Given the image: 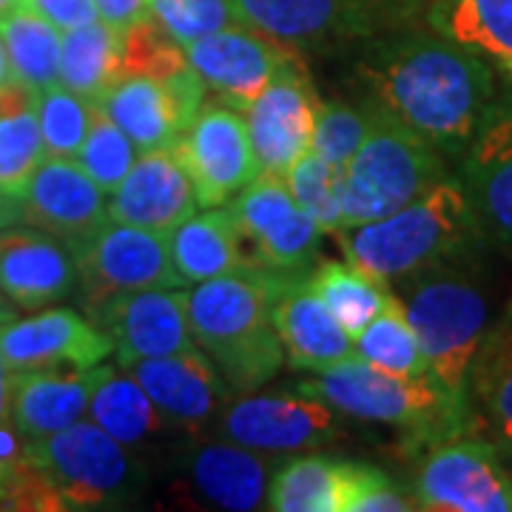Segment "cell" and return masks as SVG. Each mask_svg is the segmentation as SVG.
<instances>
[{
  "label": "cell",
  "mask_w": 512,
  "mask_h": 512,
  "mask_svg": "<svg viewBox=\"0 0 512 512\" xmlns=\"http://www.w3.org/2000/svg\"><path fill=\"white\" fill-rule=\"evenodd\" d=\"M353 77L362 103L416 131L447 163L461 160L498 100L484 55L416 23L359 46Z\"/></svg>",
  "instance_id": "6da1fadb"
},
{
  "label": "cell",
  "mask_w": 512,
  "mask_h": 512,
  "mask_svg": "<svg viewBox=\"0 0 512 512\" xmlns=\"http://www.w3.org/2000/svg\"><path fill=\"white\" fill-rule=\"evenodd\" d=\"M481 254L484 251L456 256L404 276L396 291L416 330L430 379L464 410H473L470 370L490 330V296Z\"/></svg>",
  "instance_id": "7a4b0ae2"
},
{
  "label": "cell",
  "mask_w": 512,
  "mask_h": 512,
  "mask_svg": "<svg viewBox=\"0 0 512 512\" xmlns=\"http://www.w3.org/2000/svg\"><path fill=\"white\" fill-rule=\"evenodd\" d=\"M336 239L348 262L384 282H399L490 245L456 174H447L390 217L342 228Z\"/></svg>",
  "instance_id": "3957f363"
},
{
  "label": "cell",
  "mask_w": 512,
  "mask_h": 512,
  "mask_svg": "<svg viewBox=\"0 0 512 512\" xmlns=\"http://www.w3.org/2000/svg\"><path fill=\"white\" fill-rule=\"evenodd\" d=\"M256 268L200 282L188 293V322L197 348L214 362L228 393H251L285 365V348L271 322L276 291Z\"/></svg>",
  "instance_id": "277c9868"
},
{
  "label": "cell",
  "mask_w": 512,
  "mask_h": 512,
  "mask_svg": "<svg viewBox=\"0 0 512 512\" xmlns=\"http://www.w3.org/2000/svg\"><path fill=\"white\" fill-rule=\"evenodd\" d=\"M293 390L353 419L402 427L419 447L470 436L476 427V413L458 407L430 376H396L359 356H350L313 379H302Z\"/></svg>",
  "instance_id": "5b68a950"
},
{
  "label": "cell",
  "mask_w": 512,
  "mask_h": 512,
  "mask_svg": "<svg viewBox=\"0 0 512 512\" xmlns=\"http://www.w3.org/2000/svg\"><path fill=\"white\" fill-rule=\"evenodd\" d=\"M239 18L302 55H339L410 26L424 0H234Z\"/></svg>",
  "instance_id": "8992f818"
},
{
  "label": "cell",
  "mask_w": 512,
  "mask_h": 512,
  "mask_svg": "<svg viewBox=\"0 0 512 512\" xmlns=\"http://www.w3.org/2000/svg\"><path fill=\"white\" fill-rule=\"evenodd\" d=\"M447 174V160L427 140L376 111L370 134L345 168V228L396 214Z\"/></svg>",
  "instance_id": "52a82bcc"
},
{
  "label": "cell",
  "mask_w": 512,
  "mask_h": 512,
  "mask_svg": "<svg viewBox=\"0 0 512 512\" xmlns=\"http://www.w3.org/2000/svg\"><path fill=\"white\" fill-rule=\"evenodd\" d=\"M26 456L52 484L63 510L117 507L140 484V467L126 444L94 421H74L46 439L29 441Z\"/></svg>",
  "instance_id": "ba28073f"
},
{
  "label": "cell",
  "mask_w": 512,
  "mask_h": 512,
  "mask_svg": "<svg viewBox=\"0 0 512 512\" xmlns=\"http://www.w3.org/2000/svg\"><path fill=\"white\" fill-rule=\"evenodd\" d=\"M77 268V299L86 316L106 302L137 291L183 288L168 234L106 220L94 231L66 242Z\"/></svg>",
  "instance_id": "9c48e42d"
},
{
  "label": "cell",
  "mask_w": 512,
  "mask_h": 512,
  "mask_svg": "<svg viewBox=\"0 0 512 512\" xmlns=\"http://www.w3.org/2000/svg\"><path fill=\"white\" fill-rule=\"evenodd\" d=\"M248 268L271 276L276 285L308 279L322 245V228L296 205L279 174H256L231 202Z\"/></svg>",
  "instance_id": "30bf717a"
},
{
  "label": "cell",
  "mask_w": 512,
  "mask_h": 512,
  "mask_svg": "<svg viewBox=\"0 0 512 512\" xmlns=\"http://www.w3.org/2000/svg\"><path fill=\"white\" fill-rule=\"evenodd\" d=\"M413 501L430 512H512V476L495 444L458 436L430 447Z\"/></svg>",
  "instance_id": "8fae6325"
},
{
  "label": "cell",
  "mask_w": 512,
  "mask_h": 512,
  "mask_svg": "<svg viewBox=\"0 0 512 512\" xmlns=\"http://www.w3.org/2000/svg\"><path fill=\"white\" fill-rule=\"evenodd\" d=\"M171 148L185 165L202 208L231 202L259 174L248 120L225 103H202Z\"/></svg>",
  "instance_id": "7c38bea8"
},
{
  "label": "cell",
  "mask_w": 512,
  "mask_h": 512,
  "mask_svg": "<svg viewBox=\"0 0 512 512\" xmlns=\"http://www.w3.org/2000/svg\"><path fill=\"white\" fill-rule=\"evenodd\" d=\"M319 109L305 55L293 57L245 111L259 171L285 177L311 151Z\"/></svg>",
  "instance_id": "4fadbf2b"
},
{
  "label": "cell",
  "mask_w": 512,
  "mask_h": 512,
  "mask_svg": "<svg viewBox=\"0 0 512 512\" xmlns=\"http://www.w3.org/2000/svg\"><path fill=\"white\" fill-rule=\"evenodd\" d=\"M222 439L265 456H291L325 447L339 436V416L330 404L299 390L276 396H248L222 416Z\"/></svg>",
  "instance_id": "5bb4252c"
},
{
  "label": "cell",
  "mask_w": 512,
  "mask_h": 512,
  "mask_svg": "<svg viewBox=\"0 0 512 512\" xmlns=\"http://www.w3.org/2000/svg\"><path fill=\"white\" fill-rule=\"evenodd\" d=\"M0 350L12 373L89 370L114 353L109 333L72 308H43L0 322Z\"/></svg>",
  "instance_id": "9a60e30c"
},
{
  "label": "cell",
  "mask_w": 512,
  "mask_h": 512,
  "mask_svg": "<svg viewBox=\"0 0 512 512\" xmlns=\"http://www.w3.org/2000/svg\"><path fill=\"white\" fill-rule=\"evenodd\" d=\"M299 55L302 52L251 26H231L185 46V57L205 92L217 94L220 103L242 114L265 92L276 72Z\"/></svg>",
  "instance_id": "2e32d148"
},
{
  "label": "cell",
  "mask_w": 512,
  "mask_h": 512,
  "mask_svg": "<svg viewBox=\"0 0 512 512\" xmlns=\"http://www.w3.org/2000/svg\"><path fill=\"white\" fill-rule=\"evenodd\" d=\"M205 103V86L194 69L168 77H123L103 94L97 109L131 137L137 151L171 148Z\"/></svg>",
  "instance_id": "e0dca14e"
},
{
  "label": "cell",
  "mask_w": 512,
  "mask_h": 512,
  "mask_svg": "<svg viewBox=\"0 0 512 512\" xmlns=\"http://www.w3.org/2000/svg\"><path fill=\"white\" fill-rule=\"evenodd\" d=\"M478 225L490 245L512 259V103L495 100L490 114L458 160Z\"/></svg>",
  "instance_id": "ac0fdd59"
},
{
  "label": "cell",
  "mask_w": 512,
  "mask_h": 512,
  "mask_svg": "<svg viewBox=\"0 0 512 512\" xmlns=\"http://www.w3.org/2000/svg\"><path fill=\"white\" fill-rule=\"evenodd\" d=\"M89 319L109 333L120 367L137 359L174 356L197 348L188 322V293L180 288L117 296Z\"/></svg>",
  "instance_id": "d6986e66"
},
{
  "label": "cell",
  "mask_w": 512,
  "mask_h": 512,
  "mask_svg": "<svg viewBox=\"0 0 512 512\" xmlns=\"http://www.w3.org/2000/svg\"><path fill=\"white\" fill-rule=\"evenodd\" d=\"M77 291V268L69 245L40 228L0 231V293L32 313L52 308Z\"/></svg>",
  "instance_id": "ffe728a7"
},
{
  "label": "cell",
  "mask_w": 512,
  "mask_h": 512,
  "mask_svg": "<svg viewBox=\"0 0 512 512\" xmlns=\"http://www.w3.org/2000/svg\"><path fill=\"white\" fill-rule=\"evenodd\" d=\"M197 208L194 183L174 148H154L143 151L126 180L111 191L109 220L171 234Z\"/></svg>",
  "instance_id": "44dd1931"
},
{
  "label": "cell",
  "mask_w": 512,
  "mask_h": 512,
  "mask_svg": "<svg viewBox=\"0 0 512 512\" xmlns=\"http://www.w3.org/2000/svg\"><path fill=\"white\" fill-rule=\"evenodd\" d=\"M106 220V191L80 168V163L66 157H43L20 197V222L69 242Z\"/></svg>",
  "instance_id": "7402d4cb"
},
{
  "label": "cell",
  "mask_w": 512,
  "mask_h": 512,
  "mask_svg": "<svg viewBox=\"0 0 512 512\" xmlns=\"http://www.w3.org/2000/svg\"><path fill=\"white\" fill-rule=\"evenodd\" d=\"M120 370H126L146 390L165 419L185 427L208 421L228 399L222 376L200 348L157 359H137Z\"/></svg>",
  "instance_id": "603a6c76"
},
{
  "label": "cell",
  "mask_w": 512,
  "mask_h": 512,
  "mask_svg": "<svg viewBox=\"0 0 512 512\" xmlns=\"http://www.w3.org/2000/svg\"><path fill=\"white\" fill-rule=\"evenodd\" d=\"M271 322L293 370L325 373L356 356L353 339L333 319L328 305L316 296L308 279L288 282L271 302Z\"/></svg>",
  "instance_id": "cb8c5ba5"
},
{
  "label": "cell",
  "mask_w": 512,
  "mask_h": 512,
  "mask_svg": "<svg viewBox=\"0 0 512 512\" xmlns=\"http://www.w3.org/2000/svg\"><path fill=\"white\" fill-rule=\"evenodd\" d=\"M109 365L89 370H26L12 376V424L23 441H40L89 416L94 390Z\"/></svg>",
  "instance_id": "d4e9b609"
},
{
  "label": "cell",
  "mask_w": 512,
  "mask_h": 512,
  "mask_svg": "<svg viewBox=\"0 0 512 512\" xmlns=\"http://www.w3.org/2000/svg\"><path fill=\"white\" fill-rule=\"evenodd\" d=\"M379 467L325 456L285 461L268 484L265 507L274 512H350Z\"/></svg>",
  "instance_id": "484cf974"
},
{
  "label": "cell",
  "mask_w": 512,
  "mask_h": 512,
  "mask_svg": "<svg viewBox=\"0 0 512 512\" xmlns=\"http://www.w3.org/2000/svg\"><path fill=\"white\" fill-rule=\"evenodd\" d=\"M185 484L197 498L217 510H259L271 484V464L262 453L242 444L228 439L211 441L191 453Z\"/></svg>",
  "instance_id": "4316f807"
},
{
  "label": "cell",
  "mask_w": 512,
  "mask_h": 512,
  "mask_svg": "<svg viewBox=\"0 0 512 512\" xmlns=\"http://www.w3.org/2000/svg\"><path fill=\"white\" fill-rule=\"evenodd\" d=\"M168 242L185 285H200L248 268L237 222L228 205L211 208L205 214H191L168 234Z\"/></svg>",
  "instance_id": "83f0119b"
},
{
  "label": "cell",
  "mask_w": 512,
  "mask_h": 512,
  "mask_svg": "<svg viewBox=\"0 0 512 512\" xmlns=\"http://www.w3.org/2000/svg\"><path fill=\"white\" fill-rule=\"evenodd\" d=\"M43 157L37 92L12 77L0 86V191L20 202Z\"/></svg>",
  "instance_id": "f1b7e54d"
},
{
  "label": "cell",
  "mask_w": 512,
  "mask_h": 512,
  "mask_svg": "<svg viewBox=\"0 0 512 512\" xmlns=\"http://www.w3.org/2000/svg\"><path fill=\"white\" fill-rule=\"evenodd\" d=\"M0 43L9 57L12 77L32 92L60 83L63 32L46 20L29 0H18L0 15Z\"/></svg>",
  "instance_id": "f546056e"
},
{
  "label": "cell",
  "mask_w": 512,
  "mask_h": 512,
  "mask_svg": "<svg viewBox=\"0 0 512 512\" xmlns=\"http://www.w3.org/2000/svg\"><path fill=\"white\" fill-rule=\"evenodd\" d=\"M424 20L478 55L512 60V0H424Z\"/></svg>",
  "instance_id": "4dcf8cb0"
},
{
  "label": "cell",
  "mask_w": 512,
  "mask_h": 512,
  "mask_svg": "<svg viewBox=\"0 0 512 512\" xmlns=\"http://www.w3.org/2000/svg\"><path fill=\"white\" fill-rule=\"evenodd\" d=\"M308 285L328 305L333 319L345 328L350 339H356L393 299V291L387 288L384 279L367 274L365 268L353 265L348 259L319 262L308 274Z\"/></svg>",
  "instance_id": "1f68e13d"
},
{
  "label": "cell",
  "mask_w": 512,
  "mask_h": 512,
  "mask_svg": "<svg viewBox=\"0 0 512 512\" xmlns=\"http://www.w3.org/2000/svg\"><path fill=\"white\" fill-rule=\"evenodd\" d=\"M117 46L120 29L106 20H94L63 32L60 46V83L97 106L117 83Z\"/></svg>",
  "instance_id": "d6a6232c"
},
{
  "label": "cell",
  "mask_w": 512,
  "mask_h": 512,
  "mask_svg": "<svg viewBox=\"0 0 512 512\" xmlns=\"http://www.w3.org/2000/svg\"><path fill=\"white\" fill-rule=\"evenodd\" d=\"M470 402L512 447V313L487 330L470 370Z\"/></svg>",
  "instance_id": "836d02e7"
},
{
  "label": "cell",
  "mask_w": 512,
  "mask_h": 512,
  "mask_svg": "<svg viewBox=\"0 0 512 512\" xmlns=\"http://www.w3.org/2000/svg\"><path fill=\"white\" fill-rule=\"evenodd\" d=\"M89 419L126 447L157 436L165 427L160 407L148 399L146 390L126 370L117 373L111 365L94 390Z\"/></svg>",
  "instance_id": "e575fe53"
},
{
  "label": "cell",
  "mask_w": 512,
  "mask_h": 512,
  "mask_svg": "<svg viewBox=\"0 0 512 512\" xmlns=\"http://www.w3.org/2000/svg\"><path fill=\"white\" fill-rule=\"evenodd\" d=\"M356 356L365 359L379 370L396 373V376H430L427 362L419 348L416 330L404 313L402 299L393 293V299L384 305V311L353 339Z\"/></svg>",
  "instance_id": "d590c367"
},
{
  "label": "cell",
  "mask_w": 512,
  "mask_h": 512,
  "mask_svg": "<svg viewBox=\"0 0 512 512\" xmlns=\"http://www.w3.org/2000/svg\"><path fill=\"white\" fill-rule=\"evenodd\" d=\"M296 205L311 217L325 234H339L345 228V168L308 151L288 171Z\"/></svg>",
  "instance_id": "8d00e7d4"
},
{
  "label": "cell",
  "mask_w": 512,
  "mask_h": 512,
  "mask_svg": "<svg viewBox=\"0 0 512 512\" xmlns=\"http://www.w3.org/2000/svg\"><path fill=\"white\" fill-rule=\"evenodd\" d=\"M188 69H191V63L185 57L183 46L151 15L120 29L117 80H123V77L168 80V77H177Z\"/></svg>",
  "instance_id": "74e56055"
},
{
  "label": "cell",
  "mask_w": 512,
  "mask_h": 512,
  "mask_svg": "<svg viewBox=\"0 0 512 512\" xmlns=\"http://www.w3.org/2000/svg\"><path fill=\"white\" fill-rule=\"evenodd\" d=\"M92 114V103L74 94L72 89H66L63 83L37 92V120H40L46 157L77 160L92 126Z\"/></svg>",
  "instance_id": "f35d334b"
},
{
  "label": "cell",
  "mask_w": 512,
  "mask_h": 512,
  "mask_svg": "<svg viewBox=\"0 0 512 512\" xmlns=\"http://www.w3.org/2000/svg\"><path fill=\"white\" fill-rule=\"evenodd\" d=\"M137 157H140V151L131 143L126 131L117 126L106 111L94 106L92 126H89V134H86L83 148L77 154L80 168L106 194H111L117 185L126 180V174L134 168Z\"/></svg>",
  "instance_id": "ab89813d"
},
{
  "label": "cell",
  "mask_w": 512,
  "mask_h": 512,
  "mask_svg": "<svg viewBox=\"0 0 512 512\" xmlns=\"http://www.w3.org/2000/svg\"><path fill=\"white\" fill-rule=\"evenodd\" d=\"M376 111L367 103H345V100H322V109L316 117V128H313L311 151L319 157H325L330 163L348 168L353 154L362 148L365 137L370 134Z\"/></svg>",
  "instance_id": "60d3db41"
},
{
  "label": "cell",
  "mask_w": 512,
  "mask_h": 512,
  "mask_svg": "<svg viewBox=\"0 0 512 512\" xmlns=\"http://www.w3.org/2000/svg\"><path fill=\"white\" fill-rule=\"evenodd\" d=\"M148 15L180 46L231 26H245L234 0H148Z\"/></svg>",
  "instance_id": "b9f144b4"
},
{
  "label": "cell",
  "mask_w": 512,
  "mask_h": 512,
  "mask_svg": "<svg viewBox=\"0 0 512 512\" xmlns=\"http://www.w3.org/2000/svg\"><path fill=\"white\" fill-rule=\"evenodd\" d=\"M419 510L413 495H407L404 490L396 487V481L387 476L384 470H379L376 476L367 481V487L362 495L353 501L350 512H410Z\"/></svg>",
  "instance_id": "7bdbcfd3"
},
{
  "label": "cell",
  "mask_w": 512,
  "mask_h": 512,
  "mask_svg": "<svg viewBox=\"0 0 512 512\" xmlns=\"http://www.w3.org/2000/svg\"><path fill=\"white\" fill-rule=\"evenodd\" d=\"M46 20H52L60 32L86 26L100 20V9L94 0H29Z\"/></svg>",
  "instance_id": "ee69618b"
},
{
  "label": "cell",
  "mask_w": 512,
  "mask_h": 512,
  "mask_svg": "<svg viewBox=\"0 0 512 512\" xmlns=\"http://www.w3.org/2000/svg\"><path fill=\"white\" fill-rule=\"evenodd\" d=\"M100 9V18L114 29H126L137 20L148 18V0H94Z\"/></svg>",
  "instance_id": "f6af8a7d"
},
{
  "label": "cell",
  "mask_w": 512,
  "mask_h": 512,
  "mask_svg": "<svg viewBox=\"0 0 512 512\" xmlns=\"http://www.w3.org/2000/svg\"><path fill=\"white\" fill-rule=\"evenodd\" d=\"M3 322V319H0ZM12 370L3 359V350H0V421L12 419Z\"/></svg>",
  "instance_id": "bcb514c9"
},
{
  "label": "cell",
  "mask_w": 512,
  "mask_h": 512,
  "mask_svg": "<svg viewBox=\"0 0 512 512\" xmlns=\"http://www.w3.org/2000/svg\"><path fill=\"white\" fill-rule=\"evenodd\" d=\"M20 222V202L12 200V197H6L3 191H0V231L3 228H9V225H18Z\"/></svg>",
  "instance_id": "7dc6e473"
},
{
  "label": "cell",
  "mask_w": 512,
  "mask_h": 512,
  "mask_svg": "<svg viewBox=\"0 0 512 512\" xmlns=\"http://www.w3.org/2000/svg\"><path fill=\"white\" fill-rule=\"evenodd\" d=\"M6 80H12V69H9V57H6V49H3V43H0V86H3Z\"/></svg>",
  "instance_id": "c3c4849f"
},
{
  "label": "cell",
  "mask_w": 512,
  "mask_h": 512,
  "mask_svg": "<svg viewBox=\"0 0 512 512\" xmlns=\"http://www.w3.org/2000/svg\"><path fill=\"white\" fill-rule=\"evenodd\" d=\"M12 316H15V311H12V302L0 293V319L6 322V319H12Z\"/></svg>",
  "instance_id": "681fc988"
},
{
  "label": "cell",
  "mask_w": 512,
  "mask_h": 512,
  "mask_svg": "<svg viewBox=\"0 0 512 512\" xmlns=\"http://www.w3.org/2000/svg\"><path fill=\"white\" fill-rule=\"evenodd\" d=\"M15 3H18V0H0V15H3V12H9Z\"/></svg>",
  "instance_id": "f907efd6"
},
{
  "label": "cell",
  "mask_w": 512,
  "mask_h": 512,
  "mask_svg": "<svg viewBox=\"0 0 512 512\" xmlns=\"http://www.w3.org/2000/svg\"><path fill=\"white\" fill-rule=\"evenodd\" d=\"M498 63H501V69H504V72H507V77L512 80V60H498Z\"/></svg>",
  "instance_id": "816d5d0a"
},
{
  "label": "cell",
  "mask_w": 512,
  "mask_h": 512,
  "mask_svg": "<svg viewBox=\"0 0 512 512\" xmlns=\"http://www.w3.org/2000/svg\"><path fill=\"white\" fill-rule=\"evenodd\" d=\"M3 484H6V473H3V467H0V493H3Z\"/></svg>",
  "instance_id": "f5cc1de1"
},
{
  "label": "cell",
  "mask_w": 512,
  "mask_h": 512,
  "mask_svg": "<svg viewBox=\"0 0 512 512\" xmlns=\"http://www.w3.org/2000/svg\"><path fill=\"white\" fill-rule=\"evenodd\" d=\"M507 313H512V302H510V308H507Z\"/></svg>",
  "instance_id": "db71d44e"
}]
</instances>
